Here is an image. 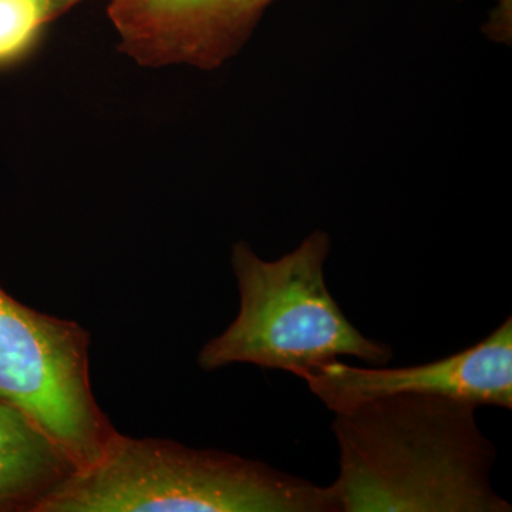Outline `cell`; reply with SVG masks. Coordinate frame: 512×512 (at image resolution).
Segmentation results:
<instances>
[{
	"mask_svg": "<svg viewBox=\"0 0 512 512\" xmlns=\"http://www.w3.org/2000/svg\"><path fill=\"white\" fill-rule=\"evenodd\" d=\"M275 0H110L119 49L140 66L214 70L248 42Z\"/></svg>",
	"mask_w": 512,
	"mask_h": 512,
	"instance_id": "8992f818",
	"label": "cell"
},
{
	"mask_svg": "<svg viewBox=\"0 0 512 512\" xmlns=\"http://www.w3.org/2000/svg\"><path fill=\"white\" fill-rule=\"evenodd\" d=\"M37 512H335L329 487L262 461L117 433Z\"/></svg>",
	"mask_w": 512,
	"mask_h": 512,
	"instance_id": "7a4b0ae2",
	"label": "cell"
},
{
	"mask_svg": "<svg viewBox=\"0 0 512 512\" xmlns=\"http://www.w3.org/2000/svg\"><path fill=\"white\" fill-rule=\"evenodd\" d=\"M484 33L491 40L510 45L512 40V0H495L494 9L484 25Z\"/></svg>",
	"mask_w": 512,
	"mask_h": 512,
	"instance_id": "9c48e42d",
	"label": "cell"
},
{
	"mask_svg": "<svg viewBox=\"0 0 512 512\" xmlns=\"http://www.w3.org/2000/svg\"><path fill=\"white\" fill-rule=\"evenodd\" d=\"M474 404L393 394L336 413L335 512H510L491 487L497 451Z\"/></svg>",
	"mask_w": 512,
	"mask_h": 512,
	"instance_id": "6da1fadb",
	"label": "cell"
},
{
	"mask_svg": "<svg viewBox=\"0 0 512 512\" xmlns=\"http://www.w3.org/2000/svg\"><path fill=\"white\" fill-rule=\"evenodd\" d=\"M53 19L35 0H0V69L28 55Z\"/></svg>",
	"mask_w": 512,
	"mask_h": 512,
	"instance_id": "ba28073f",
	"label": "cell"
},
{
	"mask_svg": "<svg viewBox=\"0 0 512 512\" xmlns=\"http://www.w3.org/2000/svg\"><path fill=\"white\" fill-rule=\"evenodd\" d=\"M76 467L26 414L0 402V512H37Z\"/></svg>",
	"mask_w": 512,
	"mask_h": 512,
	"instance_id": "52a82bcc",
	"label": "cell"
},
{
	"mask_svg": "<svg viewBox=\"0 0 512 512\" xmlns=\"http://www.w3.org/2000/svg\"><path fill=\"white\" fill-rule=\"evenodd\" d=\"M39 5L45 6L55 18L66 12L67 9L77 5V3L84 2V0H35Z\"/></svg>",
	"mask_w": 512,
	"mask_h": 512,
	"instance_id": "30bf717a",
	"label": "cell"
},
{
	"mask_svg": "<svg viewBox=\"0 0 512 512\" xmlns=\"http://www.w3.org/2000/svg\"><path fill=\"white\" fill-rule=\"evenodd\" d=\"M90 335L33 311L0 288V402L45 431L76 470L93 466L117 431L92 389Z\"/></svg>",
	"mask_w": 512,
	"mask_h": 512,
	"instance_id": "277c9868",
	"label": "cell"
},
{
	"mask_svg": "<svg viewBox=\"0 0 512 512\" xmlns=\"http://www.w3.org/2000/svg\"><path fill=\"white\" fill-rule=\"evenodd\" d=\"M333 413L393 394H436L480 406L512 409V318L474 346L436 362L365 369L338 359L303 377Z\"/></svg>",
	"mask_w": 512,
	"mask_h": 512,
	"instance_id": "5b68a950",
	"label": "cell"
},
{
	"mask_svg": "<svg viewBox=\"0 0 512 512\" xmlns=\"http://www.w3.org/2000/svg\"><path fill=\"white\" fill-rule=\"evenodd\" d=\"M330 245L328 232L315 231L289 254L265 261L247 242H237L231 264L238 281V316L201 349V369L251 363L303 379L339 356L387 365L392 348L366 338L330 295L325 279Z\"/></svg>",
	"mask_w": 512,
	"mask_h": 512,
	"instance_id": "3957f363",
	"label": "cell"
}]
</instances>
